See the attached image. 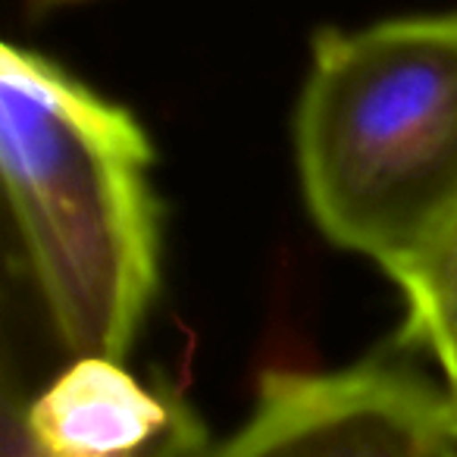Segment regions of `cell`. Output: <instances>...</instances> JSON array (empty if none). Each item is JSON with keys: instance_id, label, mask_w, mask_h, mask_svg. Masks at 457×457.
Returning a JSON list of instances; mask_svg holds the SVG:
<instances>
[{"instance_id": "obj_1", "label": "cell", "mask_w": 457, "mask_h": 457, "mask_svg": "<svg viewBox=\"0 0 457 457\" xmlns=\"http://www.w3.org/2000/svg\"><path fill=\"white\" fill-rule=\"evenodd\" d=\"M154 147L126 107L45 54L0 47V170L57 338L126 361L160 279Z\"/></svg>"}, {"instance_id": "obj_2", "label": "cell", "mask_w": 457, "mask_h": 457, "mask_svg": "<svg viewBox=\"0 0 457 457\" xmlns=\"http://www.w3.org/2000/svg\"><path fill=\"white\" fill-rule=\"evenodd\" d=\"M295 154L320 232L398 282L457 220V13L323 29Z\"/></svg>"}, {"instance_id": "obj_3", "label": "cell", "mask_w": 457, "mask_h": 457, "mask_svg": "<svg viewBox=\"0 0 457 457\" xmlns=\"http://www.w3.org/2000/svg\"><path fill=\"white\" fill-rule=\"evenodd\" d=\"M197 457H457V411L395 363L276 370L251 417Z\"/></svg>"}, {"instance_id": "obj_4", "label": "cell", "mask_w": 457, "mask_h": 457, "mask_svg": "<svg viewBox=\"0 0 457 457\" xmlns=\"http://www.w3.org/2000/svg\"><path fill=\"white\" fill-rule=\"evenodd\" d=\"M407 301L404 342L432 357L457 338V220L398 279Z\"/></svg>"}, {"instance_id": "obj_5", "label": "cell", "mask_w": 457, "mask_h": 457, "mask_svg": "<svg viewBox=\"0 0 457 457\" xmlns=\"http://www.w3.org/2000/svg\"><path fill=\"white\" fill-rule=\"evenodd\" d=\"M436 361L445 373V392H448L451 404H454V411H457V338L448 345V348L438 351Z\"/></svg>"}, {"instance_id": "obj_6", "label": "cell", "mask_w": 457, "mask_h": 457, "mask_svg": "<svg viewBox=\"0 0 457 457\" xmlns=\"http://www.w3.org/2000/svg\"><path fill=\"white\" fill-rule=\"evenodd\" d=\"M45 4H63V0H45Z\"/></svg>"}]
</instances>
